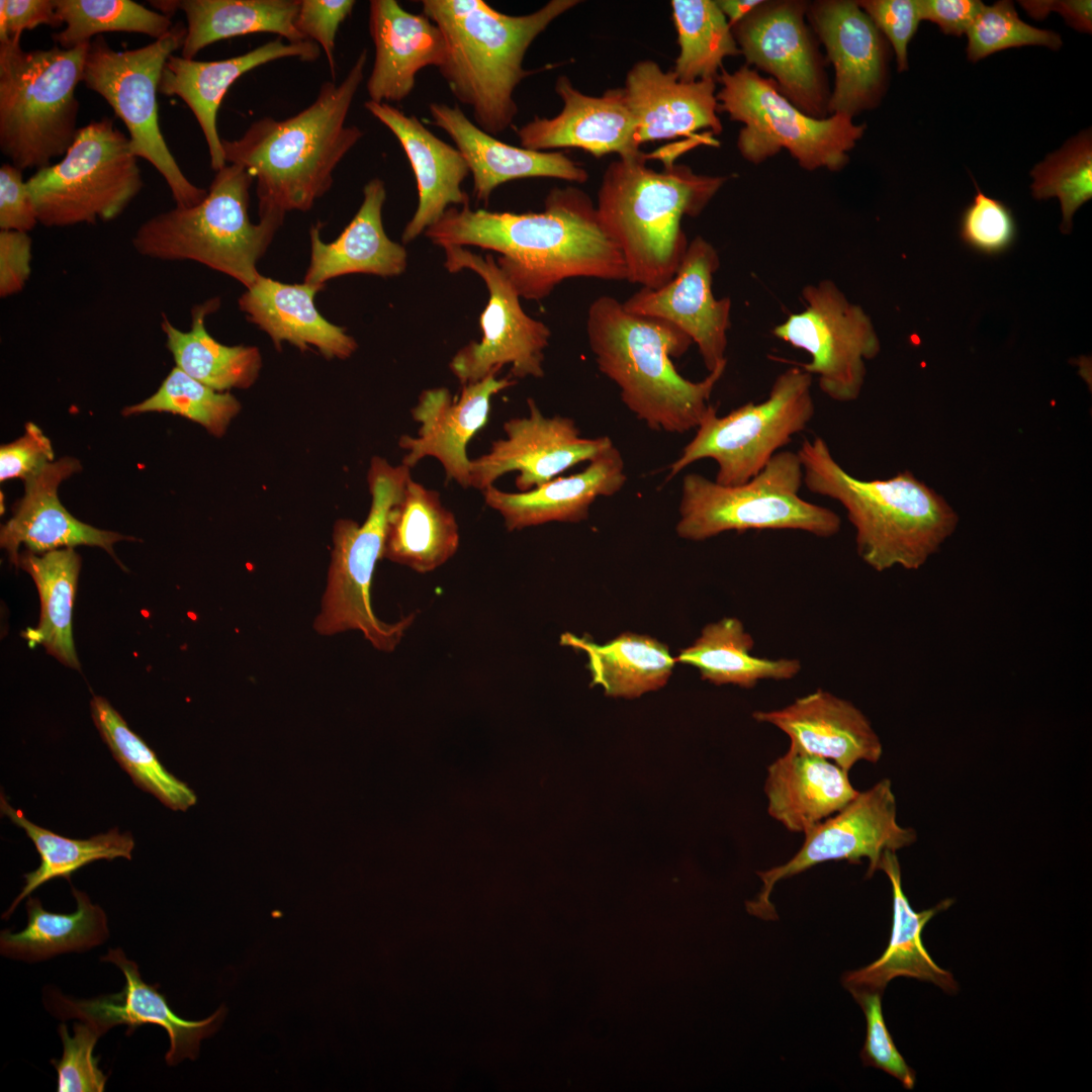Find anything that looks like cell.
Returning <instances> with one entry per match:
<instances>
[{
	"label": "cell",
	"mask_w": 1092,
	"mask_h": 1092,
	"mask_svg": "<svg viewBox=\"0 0 1092 1092\" xmlns=\"http://www.w3.org/2000/svg\"><path fill=\"white\" fill-rule=\"evenodd\" d=\"M679 48L672 72L678 80H716L727 57L740 55L725 15L713 0H672Z\"/></svg>",
	"instance_id": "45"
},
{
	"label": "cell",
	"mask_w": 1092,
	"mask_h": 1092,
	"mask_svg": "<svg viewBox=\"0 0 1092 1092\" xmlns=\"http://www.w3.org/2000/svg\"><path fill=\"white\" fill-rule=\"evenodd\" d=\"M118 967L124 978L123 989L114 994L90 999H75L64 995L55 987L43 991L44 1008L56 1018H76L94 1026L102 1035L116 1025H127L128 1033L143 1024L163 1027L169 1036L170 1048L165 1055L169 1066L184 1059L195 1060L202 1039L211 1036L220 1027L226 1008L220 1006L213 1014L202 1020H187L176 1014L166 997L157 988L147 984L135 962L127 959L121 948H110L101 958Z\"/></svg>",
	"instance_id": "19"
},
{
	"label": "cell",
	"mask_w": 1092,
	"mask_h": 1092,
	"mask_svg": "<svg viewBox=\"0 0 1092 1092\" xmlns=\"http://www.w3.org/2000/svg\"><path fill=\"white\" fill-rule=\"evenodd\" d=\"M26 183L47 228L115 219L144 186L129 138L108 117L80 127L63 159Z\"/></svg>",
	"instance_id": "12"
},
{
	"label": "cell",
	"mask_w": 1092,
	"mask_h": 1092,
	"mask_svg": "<svg viewBox=\"0 0 1092 1092\" xmlns=\"http://www.w3.org/2000/svg\"><path fill=\"white\" fill-rule=\"evenodd\" d=\"M798 852L786 863L757 872L762 886L756 898L746 903L747 911L764 920L778 914L769 897L775 885L816 864L831 860L860 863L869 860L866 877L877 871L883 854L912 845L917 840L913 828L897 821V802L889 779H882L857 795L841 810L804 833Z\"/></svg>",
	"instance_id": "16"
},
{
	"label": "cell",
	"mask_w": 1092,
	"mask_h": 1092,
	"mask_svg": "<svg viewBox=\"0 0 1092 1092\" xmlns=\"http://www.w3.org/2000/svg\"><path fill=\"white\" fill-rule=\"evenodd\" d=\"M364 106L397 139L416 177L419 202L403 229V243L426 232L449 207L469 205L461 185L470 172L456 148L436 136L417 116L389 103L367 100Z\"/></svg>",
	"instance_id": "29"
},
{
	"label": "cell",
	"mask_w": 1092,
	"mask_h": 1092,
	"mask_svg": "<svg viewBox=\"0 0 1092 1092\" xmlns=\"http://www.w3.org/2000/svg\"><path fill=\"white\" fill-rule=\"evenodd\" d=\"M426 236L441 248L474 246L496 252V264L520 297L540 300L575 277L627 280L618 247L582 190L553 188L541 212L449 207Z\"/></svg>",
	"instance_id": "1"
},
{
	"label": "cell",
	"mask_w": 1092,
	"mask_h": 1092,
	"mask_svg": "<svg viewBox=\"0 0 1092 1092\" xmlns=\"http://www.w3.org/2000/svg\"><path fill=\"white\" fill-rule=\"evenodd\" d=\"M80 469L78 460L66 457L47 464L24 481L25 493L0 531L1 547L8 552L15 566H18L21 544L36 554L78 545L98 546L116 559L113 544L134 540L85 524L63 507L58 498V486Z\"/></svg>",
	"instance_id": "28"
},
{
	"label": "cell",
	"mask_w": 1092,
	"mask_h": 1092,
	"mask_svg": "<svg viewBox=\"0 0 1092 1092\" xmlns=\"http://www.w3.org/2000/svg\"><path fill=\"white\" fill-rule=\"evenodd\" d=\"M432 123L443 129L463 156L475 197L487 202L499 185L523 178H555L584 183L587 172L562 152H539L506 144L482 130L457 105L429 104Z\"/></svg>",
	"instance_id": "31"
},
{
	"label": "cell",
	"mask_w": 1092,
	"mask_h": 1092,
	"mask_svg": "<svg viewBox=\"0 0 1092 1092\" xmlns=\"http://www.w3.org/2000/svg\"><path fill=\"white\" fill-rule=\"evenodd\" d=\"M89 46L25 51L20 39L0 42V149L20 170L48 167L73 144Z\"/></svg>",
	"instance_id": "8"
},
{
	"label": "cell",
	"mask_w": 1092,
	"mask_h": 1092,
	"mask_svg": "<svg viewBox=\"0 0 1092 1092\" xmlns=\"http://www.w3.org/2000/svg\"><path fill=\"white\" fill-rule=\"evenodd\" d=\"M240 411L241 403L233 394L216 391L175 366L154 394L125 407L122 414L179 415L201 425L211 435L221 437Z\"/></svg>",
	"instance_id": "48"
},
{
	"label": "cell",
	"mask_w": 1092,
	"mask_h": 1092,
	"mask_svg": "<svg viewBox=\"0 0 1092 1092\" xmlns=\"http://www.w3.org/2000/svg\"><path fill=\"white\" fill-rule=\"evenodd\" d=\"M253 181L244 167L225 165L198 204L176 206L144 221L131 239L134 250L151 259L200 263L249 288L261 275L257 263L284 219L267 215L252 222Z\"/></svg>",
	"instance_id": "7"
},
{
	"label": "cell",
	"mask_w": 1092,
	"mask_h": 1092,
	"mask_svg": "<svg viewBox=\"0 0 1092 1092\" xmlns=\"http://www.w3.org/2000/svg\"><path fill=\"white\" fill-rule=\"evenodd\" d=\"M186 32L179 22L153 42L124 51L112 49L98 35L88 48L82 76L86 87L103 97L125 124L132 153L156 168L176 206L182 207L198 204L207 190L187 179L170 152L160 128L157 96L163 68L182 49Z\"/></svg>",
	"instance_id": "13"
},
{
	"label": "cell",
	"mask_w": 1092,
	"mask_h": 1092,
	"mask_svg": "<svg viewBox=\"0 0 1092 1092\" xmlns=\"http://www.w3.org/2000/svg\"><path fill=\"white\" fill-rule=\"evenodd\" d=\"M1027 14L1044 19L1051 12H1058L1073 28L1082 32L1092 30V2L1090 0L1019 1Z\"/></svg>",
	"instance_id": "61"
},
{
	"label": "cell",
	"mask_w": 1092,
	"mask_h": 1092,
	"mask_svg": "<svg viewBox=\"0 0 1092 1092\" xmlns=\"http://www.w3.org/2000/svg\"><path fill=\"white\" fill-rule=\"evenodd\" d=\"M627 481L625 462L614 445L577 473L557 476L528 491L507 492L489 486L483 498L499 513L509 531L550 522L578 523L587 519L601 496L619 492Z\"/></svg>",
	"instance_id": "32"
},
{
	"label": "cell",
	"mask_w": 1092,
	"mask_h": 1092,
	"mask_svg": "<svg viewBox=\"0 0 1092 1092\" xmlns=\"http://www.w3.org/2000/svg\"><path fill=\"white\" fill-rule=\"evenodd\" d=\"M802 484V464L793 451H779L742 484L723 485L688 473L681 482L676 534L696 542L728 531L793 530L820 538L838 534L840 517L803 499Z\"/></svg>",
	"instance_id": "10"
},
{
	"label": "cell",
	"mask_w": 1092,
	"mask_h": 1092,
	"mask_svg": "<svg viewBox=\"0 0 1092 1092\" xmlns=\"http://www.w3.org/2000/svg\"><path fill=\"white\" fill-rule=\"evenodd\" d=\"M325 286L287 284L260 275L239 298L247 320L264 331L281 351L288 342L305 352L311 347L326 359H347L357 349V342L323 316L314 298Z\"/></svg>",
	"instance_id": "33"
},
{
	"label": "cell",
	"mask_w": 1092,
	"mask_h": 1092,
	"mask_svg": "<svg viewBox=\"0 0 1092 1092\" xmlns=\"http://www.w3.org/2000/svg\"><path fill=\"white\" fill-rule=\"evenodd\" d=\"M219 305L218 297L194 305L187 332L176 328L163 313L161 329L166 347L176 367L212 389L225 392L232 388H249L256 382L262 367L260 351L255 346L221 344L208 333L205 318Z\"/></svg>",
	"instance_id": "40"
},
{
	"label": "cell",
	"mask_w": 1092,
	"mask_h": 1092,
	"mask_svg": "<svg viewBox=\"0 0 1092 1092\" xmlns=\"http://www.w3.org/2000/svg\"><path fill=\"white\" fill-rule=\"evenodd\" d=\"M355 4L353 0H300L294 25L306 40L314 41L323 49L333 79L336 76L337 32Z\"/></svg>",
	"instance_id": "55"
},
{
	"label": "cell",
	"mask_w": 1092,
	"mask_h": 1092,
	"mask_svg": "<svg viewBox=\"0 0 1092 1092\" xmlns=\"http://www.w3.org/2000/svg\"><path fill=\"white\" fill-rule=\"evenodd\" d=\"M369 32L375 58L366 89L374 102L402 101L413 92L417 74L429 66L439 68L446 58L440 28L395 0L370 1Z\"/></svg>",
	"instance_id": "30"
},
{
	"label": "cell",
	"mask_w": 1092,
	"mask_h": 1092,
	"mask_svg": "<svg viewBox=\"0 0 1092 1092\" xmlns=\"http://www.w3.org/2000/svg\"><path fill=\"white\" fill-rule=\"evenodd\" d=\"M411 477V468L403 464L393 466L379 456L371 459L367 473L371 505L366 520L360 525L339 519L334 526L327 586L313 623L318 634L359 631L374 648L389 652L413 624L415 614L395 623L383 622L371 604L372 578L377 561L383 558L388 515Z\"/></svg>",
	"instance_id": "9"
},
{
	"label": "cell",
	"mask_w": 1092,
	"mask_h": 1092,
	"mask_svg": "<svg viewBox=\"0 0 1092 1092\" xmlns=\"http://www.w3.org/2000/svg\"><path fill=\"white\" fill-rule=\"evenodd\" d=\"M443 250L444 266L449 272L473 271L484 281L489 294L479 318L481 340L470 342L452 357L451 372L462 385L497 374L507 364L515 378H542L549 328L524 311L520 295L491 255L482 257L458 246Z\"/></svg>",
	"instance_id": "17"
},
{
	"label": "cell",
	"mask_w": 1092,
	"mask_h": 1092,
	"mask_svg": "<svg viewBox=\"0 0 1092 1092\" xmlns=\"http://www.w3.org/2000/svg\"><path fill=\"white\" fill-rule=\"evenodd\" d=\"M922 20L936 24L945 34H966L984 7L980 0H918Z\"/></svg>",
	"instance_id": "60"
},
{
	"label": "cell",
	"mask_w": 1092,
	"mask_h": 1092,
	"mask_svg": "<svg viewBox=\"0 0 1092 1092\" xmlns=\"http://www.w3.org/2000/svg\"><path fill=\"white\" fill-rule=\"evenodd\" d=\"M716 80L684 82L651 60L637 62L622 88L636 122V141L643 144L686 136L700 130L720 134Z\"/></svg>",
	"instance_id": "25"
},
{
	"label": "cell",
	"mask_w": 1092,
	"mask_h": 1092,
	"mask_svg": "<svg viewBox=\"0 0 1092 1092\" xmlns=\"http://www.w3.org/2000/svg\"><path fill=\"white\" fill-rule=\"evenodd\" d=\"M851 995L861 1007L867 1021L866 1040L860 1052L862 1064L881 1069L899 1080L905 1089H913L915 1071L898 1052L887 1028L882 1012V993L859 991Z\"/></svg>",
	"instance_id": "53"
},
{
	"label": "cell",
	"mask_w": 1092,
	"mask_h": 1092,
	"mask_svg": "<svg viewBox=\"0 0 1092 1092\" xmlns=\"http://www.w3.org/2000/svg\"><path fill=\"white\" fill-rule=\"evenodd\" d=\"M514 384L512 377L498 379L496 374H489L463 384L455 396L446 387L422 391L411 411L420 424L418 435H402L398 441L406 451L401 464L412 469L425 457H434L443 466L447 479L469 487L467 446L486 425L493 395Z\"/></svg>",
	"instance_id": "23"
},
{
	"label": "cell",
	"mask_w": 1092,
	"mask_h": 1092,
	"mask_svg": "<svg viewBox=\"0 0 1092 1092\" xmlns=\"http://www.w3.org/2000/svg\"><path fill=\"white\" fill-rule=\"evenodd\" d=\"M64 28L52 35L57 46L73 49L103 32H134L156 39L173 26L171 17L131 0H55Z\"/></svg>",
	"instance_id": "47"
},
{
	"label": "cell",
	"mask_w": 1092,
	"mask_h": 1092,
	"mask_svg": "<svg viewBox=\"0 0 1092 1092\" xmlns=\"http://www.w3.org/2000/svg\"><path fill=\"white\" fill-rule=\"evenodd\" d=\"M0 808L12 823L25 831L40 856L38 868L23 876L24 886L3 913V919H8L24 898L51 880L64 878L70 881L73 873L95 860L131 858L134 840L130 833H120L117 828H112L106 833L87 839H72L32 823L21 810L9 805L3 795L0 798Z\"/></svg>",
	"instance_id": "44"
},
{
	"label": "cell",
	"mask_w": 1092,
	"mask_h": 1092,
	"mask_svg": "<svg viewBox=\"0 0 1092 1092\" xmlns=\"http://www.w3.org/2000/svg\"><path fill=\"white\" fill-rule=\"evenodd\" d=\"M187 32L181 57L193 60L205 47L221 39L257 32L284 37L288 42L306 40L294 21L300 0H180Z\"/></svg>",
	"instance_id": "42"
},
{
	"label": "cell",
	"mask_w": 1092,
	"mask_h": 1092,
	"mask_svg": "<svg viewBox=\"0 0 1092 1092\" xmlns=\"http://www.w3.org/2000/svg\"><path fill=\"white\" fill-rule=\"evenodd\" d=\"M797 453L803 483L844 508L855 530L857 555L875 571L919 569L958 526L953 509L908 470L888 479H858L820 436L805 439Z\"/></svg>",
	"instance_id": "4"
},
{
	"label": "cell",
	"mask_w": 1092,
	"mask_h": 1092,
	"mask_svg": "<svg viewBox=\"0 0 1092 1092\" xmlns=\"http://www.w3.org/2000/svg\"><path fill=\"white\" fill-rule=\"evenodd\" d=\"M459 527L440 493L412 477L389 512L383 557L420 572H431L458 550Z\"/></svg>",
	"instance_id": "37"
},
{
	"label": "cell",
	"mask_w": 1092,
	"mask_h": 1092,
	"mask_svg": "<svg viewBox=\"0 0 1092 1092\" xmlns=\"http://www.w3.org/2000/svg\"><path fill=\"white\" fill-rule=\"evenodd\" d=\"M586 334L599 370L618 386L637 420L673 434L699 426L727 360L700 381L685 378L672 359L688 352L692 339L670 322L627 311L610 295L590 303Z\"/></svg>",
	"instance_id": "3"
},
{
	"label": "cell",
	"mask_w": 1092,
	"mask_h": 1092,
	"mask_svg": "<svg viewBox=\"0 0 1092 1092\" xmlns=\"http://www.w3.org/2000/svg\"><path fill=\"white\" fill-rule=\"evenodd\" d=\"M60 27L63 25L55 6V0H1L0 42L20 39L24 30L39 25Z\"/></svg>",
	"instance_id": "59"
},
{
	"label": "cell",
	"mask_w": 1092,
	"mask_h": 1092,
	"mask_svg": "<svg viewBox=\"0 0 1092 1092\" xmlns=\"http://www.w3.org/2000/svg\"><path fill=\"white\" fill-rule=\"evenodd\" d=\"M720 266L717 250L698 236L689 242L671 280L657 289L641 287L623 307L635 314L662 318L685 332L698 346L708 372L726 361L731 299H717L713 276Z\"/></svg>",
	"instance_id": "22"
},
{
	"label": "cell",
	"mask_w": 1092,
	"mask_h": 1092,
	"mask_svg": "<svg viewBox=\"0 0 1092 1092\" xmlns=\"http://www.w3.org/2000/svg\"><path fill=\"white\" fill-rule=\"evenodd\" d=\"M320 49L311 40L286 43L277 37L243 55L218 61L188 60L172 55L163 68L159 92L178 96L190 108L203 132L210 166L218 171L226 162L216 118L229 88L247 72L276 60L296 58L314 62L320 57Z\"/></svg>",
	"instance_id": "27"
},
{
	"label": "cell",
	"mask_w": 1092,
	"mask_h": 1092,
	"mask_svg": "<svg viewBox=\"0 0 1092 1092\" xmlns=\"http://www.w3.org/2000/svg\"><path fill=\"white\" fill-rule=\"evenodd\" d=\"M528 407V417L504 424L506 438L492 442L487 453L470 460L469 487L483 491L497 478L516 471L517 488L528 491L614 446L608 436L581 437L571 418L544 416L532 398Z\"/></svg>",
	"instance_id": "20"
},
{
	"label": "cell",
	"mask_w": 1092,
	"mask_h": 1092,
	"mask_svg": "<svg viewBox=\"0 0 1092 1092\" xmlns=\"http://www.w3.org/2000/svg\"><path fill=\"white\" fill-rule=\"evenodd\" d=\"M76 900L73 913L49 912L37 898L26 902L27 924L19 932L0 933L2 956L35 963L67 952H81L104 943L109 937L107 917L88 895L72 886Z\"/></svg>",
	"instance_id": "41"
},
{
	"label": "cell",
	"mask_w": 1092,
	"mask_h": 1092,
	"mask_svg": "<svg viewBox=\"0 0 1092 1092\" xmlns=\"http://www.w3.org/2000/svg\"><path fill=\"white\" fill-rule=\"evenodd\" d=\"M39 223L37 212L23 180L22 170L13 164L0 167V229L29 233Z\"/></svg>",
	"instance_id": "57"
},
{
	"label": "cell",
	"mask_w": 1092,
	"mask_h": 1092,
	"mask_svg": "<svg viewBox=\"0 0 1092 1092\" xmlns=\"http://www.w3.org/2000/svg\"><path fill=\"white\" fill-rule=\"evenodd\" d=\"M1031 193L1035 199L1057 197L1063 220L1061 231H1072L1075 211L1092 197V140L1086 130L1050 154L1030 172Z\"/></svg>",
	"instance_id": "49"
},
{
	"label": "cell",
	"mask_w": 1092,
	"mask_h": 1092,
	"mask_svg": "<svg viewBox=\"0 0 1092 1092\" xmlns=\"http://www.w3.org/2000/svg\"><path fill=\"white\" fill-rule=\"evenodd\" d=\"M977 192L965 208L960 222V237L971 249L985 255H998L1015 242L1016 221L1011 209L1001 200Z\"/></svg>",
	"instance_id": "52"
},
{
	"label": "cell",
	"mask_w": 1092,
	"mask_h": 1092,
	"mask_svg": "<svg viewBox=\"0 0 1092 1092\" xmlns=\"http://www.w3.org/2000/svg\"><path fill=\"white\" fill-rule=\"evenodd\" d=\"M580 3L551 0L526 15H509L483 0H422V13L447 46L438 68L451 93L472 109L473 119L495 136L518 113L514 93L532 71L523 67L532 42L557 17Z\"/></svg>",
	"instance_id": "6"
},
{
	"label": "cell",
	"mask_w": 1092,
	"mask_h": 1092,
	"mask_svg": "<svg viewBox=\"0 0 1092 1092\" xmlns=\"http://www.w3.org/2000/svg\"><path fill=\"white\" fill-rule=\"evenodd\" d=\"M366 63L364 49L340 83H323L314 101L298 113L282 120L262 117L240 139H222L225 162L256 179L259 217L309 210L329 191L334 170L364 135L346 119Z\"/></svg>",
	"instance_id": "2"
},
{
	"label": "cell",
	"mask_w": 1092,
	"mask_h": 1092,
	"mask_svg": "<svg viewBox=\"0 0 1092 1092\" xmlns=\"http://www.w3.org/2000/svg\"><path fill=\"white\" fill-rule=\"evenodd\" d=\"M807 20L834 70L828 115L853 118L877 107L887 87L889 46L857 1L813 2Z\"/></svg>",
	"instance_id": "21"
},
{
	"label": "cell",
	"mask_w": 1092,
	"mask_h": 1092,
	"mask_svg": "<svg viewBox=\"0 0 1092 1092\" xmlns=\"http://www.w3.org/2000/svg\"><path fill=\"white\" fill-rule=\"evenodd\" d=\"M879 870L888 876L892 886L893 924L889 944L871 965L846 972L842 976V985L850 994L859 991L883 993L891 980L907 977L931 982L944 992L956 993L959 986L952 974L934 963L921 939L928 921L948 909L953 899H944L934 907L917 912L903 891L896 851L888 850L883 854Z\"/></svg>",
	"instance_id": "35"
},
{
	"label": "cell",
	"mask_w": 1092,
	"mask_h": 1092,
	"mask_svg": "<svg viewBox=\"0 0 1092 1092\" xmlns=\"http://www.w3.org/2000/svg\"><path fill=\"white\" fill-rule=\"evenodd\" d=\"M966 34L967 58L974 63L1006 49L1039 46L1058 50L1063 44L1060 34L1021 20L1007 0L984 5Z\"/></svg>",
	"instance_id": "50"
},
{
	"label": "cell",
	"mask_w": 1092,
	"mask_h": 1092,
	"mask_svg": "<svg viewBox=\"0 0 1092 1092\" xmlns=\"http://www.w3.org/2000/svg\"><path fill=\"white\" fill-rule=\"evenodd\" d=\"M74 1035L68 1032L67 1025L58 1027L63 1043L60 1060H52L58 1073L59 1092H102L108 1076L98 1067L99 1058L93 1051L102 1034L91 1024L80 1021L73 1026Z\"/></svg>",
	"instance_id": "51"
},
{
	"label": "cell",
	"mask_w": 1092,
	"mask_h": 1092,
	"mask_svg": "<svg viewBox=\"0 0 1092 1092\" xmlns=\"http://www.w3.org/2000/svg\"><path fill=\"white\" fill-rule=\"evenodd\" d=\"M762 0H717L719 9L727 18L730 25H734L751 10L759 5Z\"/></svg>",
	"instance_id": "62"
},
{
	"label": "cell",
	"mask_w": 1092,
	"mask_h": 1092,
	"mask_svg": "<svg viewBox=\"0 0 1092 1092\" xmlns=\"http://www.w3.org/2000/svg\"><path fill=\"white\" fill-rule=\"evenodd\" d=\"M90 705L101 738L139 788L173 810L184 811L195 804L194 792L166 769L156 753L106 699L95 696Z\"/></svg>",
	"instance_id": "46"
},
{
	"label": "cell",
	"mask_w": 1092,
	"mask_h": 1092,
	"mask_svg": "<svg viewBox=\"0 0 1092 1092\" xmlns=\"http://www.w3.org/2000/svg\"><path fill=\"white\" fill-rule=\"evenodd\" d=\"M385 199L384 182L379 178L371 179L363 188L358 211L335 241L325 243L322 240L321 222L311 226L310 262L305 283L325 286L328 280L347 274L393 277L405 270V249L391 241L383 228Z\"/></svg>",
	"instance_id": "34"
},
{
	"label": "cell",
	"mask_w": 1092,
	"mask_h": 1092,
	"mask_svg": "<svg viewBox=\"0 0 1092 1092\" xmlns=\"http://www.w3.org/2000/svg\"><path fill=\"white\" fill-rule=\"evenodd\" d=\"M754 639L743 623L725 617L707 624L700 636L675 656L676 663L696 667L702 679L716 686L752 689L761 680H790L801 671L795 658H766L751 653Z\"/></svg>",
	"instance_id": "39"
},
{
	"label": "cell",
	"mask_w": 1092,
	"mask_h": 1092,
	"mask_svg": "<svg viewBox=\"0 0 1092 1092\" xmlns=\"http://www.w3.org/2000/svg\"><path fill=\"white\" fill-rule=\"evenodd\" d=\"M752 718L787 734L791 747L831 760L847 771L861 760L877 763L883 754L868 717L851 702L822 689L784 708L755 711Z\"/></svg>",
	"instance_id": "26"
},
{
	"label": "cell",
	"mask_w": 1092,
	"mask_h": 1092,
	"mask_svg": "<svg viewBox=\"0 0 1092 1092\" xmlns=\"http://www.w3.org/2000/svg\"><path fill=\"white\" fill-rule=\"evenodd\" d=\"M50 439L33 423L25 425V433L0 448V480L21 478L24 481L54 461Z\"/></svg>",
	"instance_id": "56"
},
{
	"label": "cell",
	"mask_w": 1092,
	"mask_h": 1092,
	"mask_svg": "<svg viewBox=\"0 0 1092 1092\" xmlns=\"http://www.w3.org/2000/svg\"><path fill=\"white\" fill-rule=\"evenodd\" d=\"M560 644L584 652L592 686H601L607 696L615 698H637L662 688L676 664L667 645L633 632L621 633L604 644L564 632Z\"/></svg>",
	"instance_id": "38"
},
{
	"label": "cell",
	"mask_w": 1092,
	"mask_h": 1092,
	"mask_svg": "<svg viewBox=\"0 0 1092 1092\" xmlns=\"http://www.w3.org/2000/svg\"><path fill=\"white\" fill-rule=\"evenodd\" d=\"M717 81L721 84L716 93L719 112L743 124L737 149L754 165L786 150L807 171L837 172L847 165L849 153L867 128L845 115H807L781 93L771 78L747 65L734 72L722 69Z\"/></svg>",
	"instance_id": "11"
},
{
	"label": "cell",
	"mask_w": 1092,
	"mask_h": 1092,
	"mask_svg": "<svg viewBox=\"0 0 1092 1092\" xmlns=\"http://www.w3.org/2000/svg\"><path fill=\"white\" fill-rule=\"evenodd\" d=\"M555 91L563 107L551 118L535 116L517 130L522 148L547 150L577 148L597 158L616 153L619 157L639 154L636 122L625 101L622 88L589 96L577 90L568 77L559 76Z\"/></svg>",
	"instance_id": "24"
},
{
	"label": "cell",
	"mask_w": 1092,
	"mask_h": 1092,
	"mask_svg": "<svg viewBox=\"0 0 1092 1092\" xmlns=\"http://www.w3.org/2000/svg\"><path fill=\"white\" fill-rule=\"evenodd\" d=\"M806 1H764L732 32L746 65L767 73L778 89L809 116L828 115L830 89L825 61L807 23Z\"/></svg>",
	"instance_id": "18"
},
{
	"label": "cell",
	"mask_w": 1092,
	"mask_h": 1092,
	"mask_svg": "<svg viewBox=\"0 0 1092 1092\" xmlns=\"http://www.w3.org/2000/svg\"><path fill=\"white\" fill-rule=\"evenodd\" d=\"M764 793L770 817L791 832L806 833L858 792L835 762L790 746L767 766Z\"/></svg>",
	"instance_id": "36"
},
{
	"label": "cell",
	"mask_w": 1092,
	"mask_h": 1092,
	"mask_svg": "<svg viewBox=\"0 0 1092 1092\" xmlns=\"http://www.w3.org/2000/svg\"><path fill=\"white\" fill-rule=\"evenodd\" d=\"M814 415L812 375L791 367L776 378L760 402H747L723 417L710 404L696 435L670 464L667 479L697 461L712 459L718 468L716 482L742 484L804 431Z\"/></svg>",
	"instance_id": "14"
},
{
	"label": "cell",
	"mask_w": 1092,
	"mask_h": 1092,
	"mask_svg": "<svg viewBox=\"0 0 1092 1092\" xmlns=\"http://www.w3.org/2000/svg\"><path fill=\"white\" fill-rule=\"evenodd\" d=\"M857 4L892 46L898 71L908 70V46L922 21L918 0H860Z\"/></svg>",
	"instance_id": "54"
},
{
	"label": "cell",
	"mask_w": 1092,
	"mask_h": 1092,
	"mask_svg": "<svg viewBox=\"0 0 1092 1092\" xmlns=\"http://www.w3.org/2000/svg\"><path fill=\"white\" fill-rule=\"evenodd\" d=\"M646 161L642 152L613 161L604 173L596 208L622 254L627 280L657 289L672 279L687 251L682 217L698 216L727 177L697 174L674 163L655 171Z\"/></svg>",
	"instance_id": "5"
},
{
	"label": "cell",
	"mask_w": 1092,
	"mask_h": 1092,
	"mask_svg": "<svg viewBox=\"0 0 1092 1092\" xmlns=\"http://www.w3.org/2000/svg\"><path fill=\"white\" fill-rule=\"evenodd\" d=\"M805 308L775 327L774 335L804 350L810 361L800 364L816 375L822 392L833 400H855L866 377V360L880 352V341L869 315L850 302L831 280L802 289Z\"/></svg>",
	"instance_id": "15"
},
{
	"label": "cell",
	"mask_w": 1092,
	"mask_h": 1092,
	"mask_svg": "<svg viewBox=\"0 0 1092 1092\" xmlns=\"http://www.w3.org/2000/svg\"><path fill=\"white\" fill-rule=\"evenodd\" d=\"M18 566L33 579L39 595L40 619L22 635L30 646L41 644L61 663L80 670L72 635V610L81 558L73 547L37 555L25 551Z\"/></svg>",
	"instance_id": "43"
},
{
	"label": "cell",
	"mask_w": 1092,
	"mask_h": 1092,
	"mask_svg": "<svg viewBox=\"0 0 1092 1092\" xmlns=\"http://www.w3.org/2000/svg\"><path fill=\"white\" fill-rule=\"evenodd\" d=\"M32 241L28 233L0 231V296L20 292L31 273Z\"/></svg>",
	"instance_id": "58"
}]
</instances>
